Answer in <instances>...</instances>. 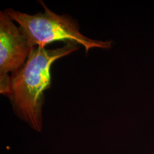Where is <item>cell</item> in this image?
Segmentation results:
<instances>
[{
    "instance_id": "1",
    "label": "cell",
    "mask_w": 154,
    "mask_h": 154,
    "mask_svg": "<svg viewBox=\"0 0 154 154\" xmlns=\"http://www.w3.org/2000/svg\"><path fill=\"white\" fill-rule=\"evenodd\" d=\"M78 45L67 42L54 49L34 46L25 64L11 76L6 97L18 117L37 131L42 128L44 91L51 84V66L55 61L79 49Z\"/></svg>"
},
{
    "instance_id": "2",
    "label": "cell",
    "mask_w": 154,
    "mask_h": 154,
    "mask_svg": "<svg viewBox=\"0 0 154 154\" xmlns=\"http://www.w3.org/2000/svg\"><path fill=\"white\" fill-rule=\"evenodd\" d=\"M44 12L32 15L13 9L5 12L11 20L17 22L19 28L32 46H46L54 41L73 42L84 47L86 53L93 48L110 49L112 41H102L90 38L80 32L77 22L70 17L59 15L49 9L44 2L39 1Z\"/></svg>"
},
{
    "instance_id": "3",
    "label": "cell",
    "mask_w": 154,
    "mask_h": 154,
    "mask_svg": "<svg viewBox=\"0 0 154 154\" xmlns=\"http://www.w3.org/2000/svg\"><path fill=\"white\" fill-rule=\"evenodd\" d=\"M5 11L0 12V78L19 70L32 47Z\"/></svg>"
}]
</instances>
